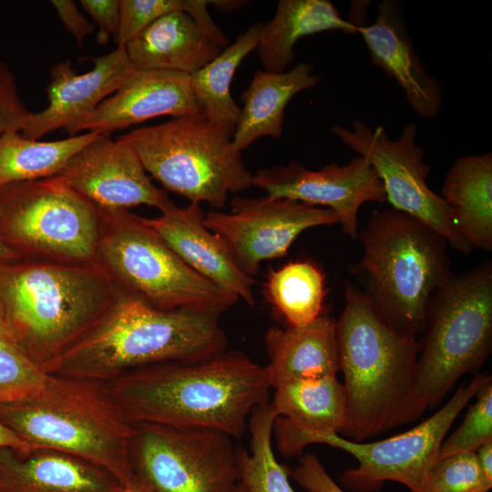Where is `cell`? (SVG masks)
I'll return each mask as SVG.
<instances>
[{
    "mask_svg": "<svg viewBox=\"0 0 492 492\" xmlns=\"http://www.w3.org/2000/svg\"><path fill=\"white\" fill-rule=\"evenodd\" d=\"M132 424L208 427L240 438L251 415L269 402L265 369L240 351L198 362H164L106 383Z\"/></svg>",
    "mask_w": 492,
    "mask_h": 492,
    "instance_id": "cell-1",
    "label": "cell"
},
{
    "mask_svg": "<svg viewBox=\"0 0 492 492\" xmlns=\"http://www.w3.org/2000/svg\"><path fill=\"white\" fill-rule=\"evenodd\" d=\"M123 295L98 262L0 261V313L14 343L46 373Z\"/></svg>",
    "mask_w": 492,
    "mask_h": 492,
    "instance_id": "cell-2",
    "label": "cell"
},
{
    "mask_svg": "<svg viewBox=\"0 0 492 492\" xmlns=\"http://www.w3.org/2000/svg\"><path fill=\"white\" fill-rule=\"evenodd\" d=\"M336 333L347 396L344 438L364 442L419 419L427 406L417 391L416 335L389 324L351 282Z\"/></svg>",
    "mask_w": 492,
    "mask_h": 492,
    "instance_id": "cell-3",
    "label": "cell"
},
{
    "mask_svg": "<svg viewBox=\"0 0 492 492\" xmlns=\"http://www.w3.org/2000/svg\"><path fill=\"white\" fill-rule=\"evenodd\" d=\"M220 313L149 307L123 295L48 374L108 383L130 370L164 362L198 363L227 348Z\"/></svg>",
    "mask_w": 492,
    "mask_h": 492,
    "instance_id": "cell-4",
    "label": "cell"
},
{
    "mask_svg": "<svg viewBox=\"0 0 492 492\" xmlns=\"http://www.w3.org/2000/svg\"><path fill=\"white\" fill-rule=\"evenodd\" d=\"M0 422L32 447L86 460L109 472L122 487L135 477L133 425L106 383L48 374L36 394L0 405Z\"/></svg>",
    "mask_w": 492,
    "mask_h": 492,
    "instance_id": "cell-5",
    "label": "cell"
},
{
    "mask_svg": "<svg viewBox=\"0 0 492 492\" xmlns=\"http://www.w3.org/2000/svg\"><path fill=\"white\" fill-rule=\"evenodd\" d=\"M357 239L363 255L350 271L359 288L393 327L422 333L432 296L452 274L446 239L393 208L374 211Z\"/></svg>",
    "mask_w": 492,
    "mask_h": 492,
    "instance_id": "cell-6",
    "label": "cell"
},
{
    "mask_svg": "<svg viewBox=\"0 0 492 492\" xmlns=\"http://www.w3.org/2000/svg\"><path fill=\"white\" fill-rule=\"evenodd\" d=\"M234 128L200 110L135 128L117 138L139 158L147 173L190 202L224 208L230 193L251 186L252 173L233 142Z\"/></svg>",
    "mask_w": 492,
    "mask_h": 492,
    "instance_id": "cell-7",
    "label": "cell"
},
{
    "mask_svg": "<svg viewBox=\"0 0 492 492\" xmlns=\"http://www.w3.org/2000/svg\"><path fill=\"white\" fill-rule=\"evenodd\" d=\"M99 211L97 262L124 295L158 310L220 314L239 301L189 267L143 217L128 210Z\"/></svg>",
    "mask_w": 492,
    "mask_h": 492,
    "instance_id": "cell-8",
    "label": "cell"
},
{
    "mask_svg": "<svg viewBox=\"0 0 492 492\" xmlns=\"http://www.w3.org/2000/svg\"><path fill=\"white\" fill-rule=\"evenodd\" d=\"M419 341L417 391L427 408L477 374L492 350V261L450 277L428 304Z\"/></svg>",
    "mask_w": 492,
    "mask_h": 492,
    "instance_id": "cell-9",
    "label": "cell"
},
{
    "mask_svg": "<svg viewBox=\"0 0 492 492\" xmlns=\"http://www.w3.org/2000/svg\"><path fill=\"white\" fill-rule=\"evenodd\" d=\"M491 375L477 373L464 382L449 401L433 415L414 428L392 437L371 443L354 442L338 434L301 432L282 417L273 425L280 452L286 456L302 454L311 444H325L352 455L356 467L346 469L340 477L343 486L353 492H373L385 481L403 484L411 492H427L431 473L440 446L453 423Z\"/></svg>",
    "mask_w": 492,
    "mask_h": 492,
    "instance_id": "cell-10",
    "label": "cell"
},
{
    "mask_svg": "<svg viewBox=\"0 0 492 492\" xmlns=\"http://www.w3.org/2000/svg\"><path fill=\"white\" fill-rule=\"evenodd\" d=\"M100 211L58 176L0 188V240L20 259L97 262Z\"/></svg>",
    "mask_w": 492,
    "mask_h": 492,
    "instance_id": "cell-11",
    "label": "cell"
},
{
    "mask_svg": "<svg viewBox=\"0 0 492 492\" xmlns=\"http://www.w3.org/2000/svg\"><path fill=\"white\" fill-rule=\"evenodd\" d=\"M133 428L134 475L155 492H238L239 449L228 434L152 423Z\"/></svg>",
    "mask_w": 492,
    "mask_h": 492,
    "instance_id": "cell-12",
    "label": "cell"
},
{
    "mask_svg": "<svg viewBox=\"0 0 492 492\" xmlns=\"http://www.w3.org/2000/svg\"><path fill=\"white\" fill-rule=\"evenodd\" d=\"M331 131L358 156L364 158L381 179L393 209L425 222L443 236L454 251L470 254L474 248L458 233L439 194L426 183L430 166L416 143L417 125L408 123L393 140L382 126L371 128L360 119L352 128L334 126Z\"/></svg>",
    "mask_w": 492,
    "mask_h": 492,
    "instance_id": "cell-13",
    "label": "cell"
},
{
    "mask_svg": "<svg viewBox=\"0 0 492 492\" xmlns=\"http://www.w3.org/2000/svg\"><path fill=\"white\" fill-rule=\"evenodd\" d=\"M231 212L210 210L204 224L230 247L240 268L254 278L261 264L286 255L303 231L338 224L333 211L289 199L235 197Z\"/></svg>",
    "mask_w": 492,
    "mask_h": 492,
    "instance_id": "cell-14",
    "label": "cell"
},
{
    "mask_svg": "<svg viewBox=\"0 0 492 492\" xmlns=\"http://www.w3.org/2000/svg\"><path fill=\"white\" fill-rule=\"evenodd\" d=\"M251 186L266 196L289 199L331 210L342 231L355 240L359 234L358 213L366 202H384L385 191L374 169L363 157L355 156L340 165L333 162L311 170L295 159L252 174Z\"/></svg>",
    "mask_w": 492,
    "mask_h": 492,
    "instance_id": "cell-15",
    "label": "cell"
},
{
    "mask_svg": "<svg viewBox=\"0 0 492 492\" xmlns=\"http://www.w3.org/2000/svg\"><path fill=\"white\" fill-rule=\"evenodd\" d=\"M57 176L103 210L146 205L162 211L173 203L152 182L136 152L108 134L78 151Z\"/></svg>",
    "mask_w": 492,
    "mask_h": 492,
    "instance_id": "cell-16",
    "label": "cell"
},
{
    "mask_svg": "<svg viewBox=\"0 0 492 492\" xmlns=\"http://www.w3.org/2000/svg\"><path fill=\"white\" fill-rule=\"evenodd\" d=\"M134 70L122 47L95 58L93 68L84 74H78L68 60L56 64L46 88L47 107L30 112L19 133L30 139L59 128H65L70 136L77 135L79 124Z\"/></svg>",
    "mask_w": 492,
    "mask_h": 492,
    "instance_id": "cell-17",
    "label": "cell"
},
{
    "mask_svg": "<svg viewBox=\"0 0 492 492\" xmlns=\"http://www.w3.org/2000/svg\"><path fill=\"white\" fill-rule=\"evenodd\" d=\"M200 204L179 207L174 202L145 223L193 271L219 287L255 304L254 278L239 266L226 241L204 224Z\"/></svg>",
    "mask_w": 492,
    "mask_h": 492,
    "instance_id": "cell-18",
    "label": "cell"
},
{
    "mask_svg": "<svg viewBox=\"0 0 492 492\" xmlns=\"http://www.w3.org/2000/svg\"><path fill=\"white\" fill-rule=\"evenodd\" d=\"M372 62L403 89L415 114L433 118L442 107V84L433 77L415 50L406 25L404 5L397 0H384L371 25L358 26Z\"/></svg>",
    "mask_w": 492,
    "mask_h": 492,
    "instance_id": "cell-19",
    "label": "cell"
},
{
    "mask_svg": "<svg viewBox=\"0 0 492 492\" xmlns=\"http://www.w3.org/2000/svg\"><path fill=\"white\" fill-rule=\"evenodd\" d=\"M199 111L190 75L168 70H134L112 96L79 124L76 133L109 135L156 117L178 118Z\"/></svg>",
    "mask_w": 492,
    "mask_h": 492,
    "instance_id": "cell-20",
    "label": "cell"
},
{
    "mask_svg": "<svg viewBox=\"0 0 492 492\" xmlns=\"http://www.w3.org/2000/svg\"><path fill=\"white\" fill-rule=\"evenodd\" d=\"M107 470L47 448H0V492H117Z\"/></svg>",
    "mask_w": 492,
    "mask_h": 492,
    "instance_id": "cell-21",
    "label": "cell"
},
{
    "mask_svg": "<svg viewBox=\"0 0 492 492\" xmlns=\"http://www.w3.org/2000/svg\"><path fill=\"white\" fill-rule=\"evenodd\" d=\"M135 70H168L191 75L221 51L188 14L164 15L131 38L124 46Z\"/></svg>",
    "mask_w": 492,
    "mask_h": 492,
    "instance_id": "cell-22",
    "label": "cell"
},
{
    "mask_svg": "<svg viewBox=\"0 0 492 492\" xmlns=\"http://www.w3.org/2000/svg\"><path fill=\"white\" fill-rule=\"evenodd\" d=\"M272 387L295 380L336 376L340 371L336 320L323 313L302 326L272 327L265 335Z\"/></svg>",
    "mask_w": 492,
    "mask_h": 492,
    "instance_id": "cell-23",
    "label": "cell"
},
{
    "mask_svg": "<svg viewBox=\"0 0 492 492\" xmlns=\"http://www.w3.org/2000/svg\"><path fill=\"white\" fill-rule=\"evenodd\" d=\"M320 79L306 62L281 73L257 70L241 97L243 106L232 137L238 149H245L261 137L280 138L289 102L298 93L317 86Z\"/></svg>",
    "mask_w": 492,
    "mask_h": 492,
    "instance_id": "cell-24",
    "label": "cell"
},
{
    "mask_svg": "<svg viewBox=\"0 0 492 492\" xmlns=\"http://www.w3.org/2000/svg\"><path fill=\"white\" fill-rule=\"evenodd\" d=\"M440 197L458 233L475 249L492 251V153L457 159Z\"/></svg>",
    "mask_w": 492,
    "mask_h": 492,
    "instance_id": "cell-25",
    "label": "cell"
},
{
    "mask_svg": "<svg viewBox=\"0 0 492 492\" xmlns=\"http://www.w3.org/2000/svg\"><path fill=\"white\" fill-rule=\"evenodd\" d=\"M357 28L329 0H280L273 17L262 23L256 49L265 71L281 73L293 61L301 38L329 30L356 34Z\"/></svg>",
    "mask_w": 492,
    "mask_h": 492,
    "instance_id": "cell-26",
    "label": "cell"
},
{
    "mask_svg": "<svg viewBox=\"0 0 492 492\" xmlns=\"http://www.w3.org/2000/svg\"><path fill=\"white\" fill-rule=\"evenodd\" d=\"M272 401L279 416L294 429L341 434L347 420V396L336 376L295 380L276 385Z\"/></svg>",
    "mask_w": 492,
    "mask_h": 492,
    "instance_id": "cell-27",
    "label": "cell"
},
{
    "mask_svg": "<svg viewBox=\"0 0 492 492\" xmlns=\"http://www.w3.org/2000/svg\"><path fill=\"white\" fill-rule=\"evenodd\" d=\"M86 132L55 141H38L9 131L0 137V188L10 183L57 176L83 148L98 138Z\"/></svg>",
    "mask_w": 492,
    "mask_h": 492,
    "instance_id": "cell-28",
    "label": "cell"
},
{
    "mask_svg": "<svg viewBox=\"0 0 492 492\" xmlns=\"http://www.w3.org/2000/svg\"><path fill=\"white\" fill-rule=\"evenodd\" d=\"M262 23L250 26L214 59L190 75L200 110L210 119L235 128L241 108L231 95V85L242 60L257 48Z\"/></svg>",
    "mask_w": 492,
    "mask_h": 492,
    "instance_id": "cell-29",
    "label": "cell"
},
{
    "mask_svg": "<svg viewBox=\"0 0 492 492\" xmlns=\"http://www.w3.org/2000/svg\"><path fill=\"white\" fill-rule=\"evenodd\" d=\"M264 294L288 325L302 326L323 314L326 295L324 275L312 261H290L270 271Z\"/></svg>",
    "mask_w": 492,
    "mask_h": 492,
    "instance_id": "cell-30",
    "label": "cell"
},
{
    "mask_svg": "<svg viewBox=\"0 0 492 492\" xmlns=\"http://www.w3.org/2000/svg\"><path fill=\"white\" fill-rule=\"evenodd\" d=\"M279 414L271 402L257 407L249 419L251 452L239 450L241 483L248 492H294L288 473L272 449L273 425Z\"/></svg>",
    "mask_w": 492,
    "mask_h": 492,
    "instance_id": "cell-31",
    "label": "cell"
},
{
    "mask_svg": "<svg viewBox=\"0 0 492 492\" xmlns=\"http://www.w3.org/2000/svg\"><path fill=\"white\" fill-rule=\"evenodd\" d=\"M209 0H120L119 25L115 38L122 47L143 28L169 13L181 11L188 14L217 44L226 46L229 40L212 20Z\"/></svg>",
    "mask_w": 492,
    "mask_h": 492,
    "instance_id": "cell-32",
    "label": "cell"
},
{
    "mask_svg": "<svg viewBox=\"0 0 492 492\" xmlns=\"http://www.w3.org/2000/svg\"><path fill=\"white\" fill-rule=\"evenodd\" d=\"M48 374L13 342L0 338V405L31 396L44 386Z\"/></svg>",
    "mask_w": 492,
    "mask_h": 492,
    "instance_id": "cell-33",
    "label": "cell"
},
{
    "mask_svg": "<svg viewBox=\"0 0 492 492\" xmlns=\"http://www.w3.org/2000/svg\"><path fill=\"white\" fill-rule=\"evenodd\" d=\"M476 402L468 408L461 425L445 437L438 459L454 454L476 451L492 440V378L476 394Z\"/></svg>",
    "mask_w": 492,
    "mask_h": 492,
    "instance_id": "cell-34",
    "label": "cell"
},
{
    "mask_svg": "<svg viewBox=\"0 0 492 492\" xmlns=\"http://www.w3.org/2000/svg\"><path fill=\"white\" fill-rule=\"evenodd\" d=\"M492 487L476 451L438 459L430 476L427 492H488Z\"/></svg>",
    "mask_w": 492,
    "mask_h": 492,
    "instance_id": "cell-35",
    "label": "cell"
},
{
    "mask_svg": "<svg viewBox=\"0 0 492 492\" xmlns=\"http://www.w3.org/2000/svg\"><path fill=\"white\" fill-rule=\"evenodd\" d=\"M30 113L18 92L15 77L8 66L0 62V137L18 131Z\"/></svg>",
    "mask_w": 492,
    "mask_h": 492,
    "instance_id": "cell-36",
    "label": "cell"
},
{
    "mask_svg": "<svg viewBox=\"0 0 492 492\" xmlns=\"http://www.w3.org/2000/svg\"><path fill=\"white\" fill-rule=\"evenodd\" d=\"M291 475L305 492H345L313 454L302 456Z\"/></svg>",
    "mask_w": 492,
    "mask_h": 492,
    "instance_id": "cell-37",
    "label": "cell"
},
{
    "mask_svg": "<svg viewBox=\"0 0 492 492\" xmlns=\"http://www.w3.org/2000/svg\"><path fill=\"white\" fill-rule=\"evenodd\" d=\"M83 9L98 27L97 41L107 43L110 36L116 38L119 25L120 0H81Z\"/></svg>",
    "mask_w": 492,
    "mask_h": 492,
    "instance_id": "cell-38",
    "label": "cell"
},
{
    "mask_svg": "<svg viewBox=\"0 0 492 492\" xmlns=\"http://www.w3.org/2000/svg\"><path fill=\"white\" fill-rule=\"evenodd\" d=\"M51 5L56 14L76 41L81 46L85 38L95 30L94 23L89 22L79 11L76 3L71 0H52Z\"/></svg>",
    "mask_w": 492,
    "mask_h": 492,
    "instance_id": "cell-39",
    "label": "cell"
},
{
    "mask_svg": "<svg viewBox=\"0 0 492 492\" xmlns=\"http://www.w3.org/2000/svg\"><path fill=\"white\" fill-rule=\"evenodd\" d=\"M1 447H9L22 451L34 448L0 422V448Z\"/></svg>",
    "mask_w": 492,
    "mask_h": 492,
    "instance_id": "cell-40",
    "label": "cell"
},
{
    "mask_svg": "<svg viewBox=\"0 0 492 492\" xmlns=\"http://www.w3.org/2000/svg\"><path fill=\"white\" fill-rule=\"evenodd\" d=\"M476 454L486 477L492 481V440L478 447Z\"/></svg>",
    "mask_w": 492,
    "mask_h": 492,
    "instance_id": "cell-41",
    "label": "cell"
},
{
    "mask_svg": "<svg viewBox=\"0 0 492 492\" xmlns=\"http://www.w3.org/2000/svg\"><path fill=\"white\" fill-rule=\"evenodd\" d=\"M117 492H155L146 482L134 477L132 481L126 487H122Z\"/></svg>",
    "mask_w": 492,
    "mask_h": 492,
    "instance_id": "cell-42",
    "label": "cell"
},
{
    "mask_svg": "<svg viewBox=\"0 0 492 492\" xmlns=\"http://www.w3.org/2000/svg\"><path fill=\"white\" fill-rule=\"evenodd\" d=\"M20 259L13 251L6 247L0 240V261Z\"/></svg>",
    "mask_w": 492,
    "mask_h": 492,
    "instance_id": "cell-43",
    "label": "cell"
},
{
    "mask_svg": "<svg viewBox=\"0 0 492 492\" xmlns=\"http://www.w3.org/2000/svg\"><path fill=\"white\" fill-rule=\"evenodd\" d=\"M0 338L7 339V340L13 342L12 339H11V336H10L8 331H7V328L5 326V323L4 322V319H3L2 315H1V313H0Z\"/></svg>",
    "mask_w": 492,
    "mask_h": 492,
    "instance_id": "cell-44",
    "label": "cell"
},
{
    "mask_svg": "<svg viewBox=\"0 0 492 492\" xmlns=\"http://www.w3.org/2000/svg\"><path fill=\"white\" fill-rule=\"evenodd\" d=\"M238 492H248V491L245 488V487L241 483L240 487H239V489H238Z\"/></svg>",
    "mask_w": 492,
    "mask_h": 492,
    "instance_id": "cell-45",
    "label": "cell"
}]
</instances>
